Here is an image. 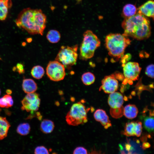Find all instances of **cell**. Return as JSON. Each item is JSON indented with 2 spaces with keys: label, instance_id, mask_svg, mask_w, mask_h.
<instances>
[{
  "label": "cell",
  "instance_id": "obj_30",
  "mask_svg": "<svg viewBox=\"0 0 154 154\" xmlns=\"http://www.w3.org/2000/svg\"><path fill=\"white\" fill-rule=\"evenodd\" d=\"M74 154H86L88 153L86 149L82 147H76L74 150Z\"/></svg>",
  "mask_w": 154,
  "mask_h": 154
},
{
  "label": "cell",
  "instance_id": "obj_18",
  "mask_svg": "<svg viewBox=\"0 0 154 154\" xmlns=\"http://www.w3.org/2000/svg\"><path fill=\"white\" fill-rule=\"evenodd\" d=\"M138 112L137 108L135 105L129 104L124 108L123 115L128 119H133L136 117Z\"/></svg>",
  "mask_w": 154,
  "mask_h": 154
},
{
  "label": "cell",
  "instance_id": "obj_13",
  "mask_svg": "<svg viewBox=\"0 0 154 154\" xmlns=\"http://www.w3.org/2000/svg\"><path fill=\"white\" fill-rule=\"evenodd\" d=\"M108 103L111 108H120L123 103V96L120 93L117 92L110 93L108 97Z\"/></svg>",
  "mask_w": 154,
  "mask_h": 154
},
{
  "label": "cell",
  "instance_id": "obj_23",
  "mask_svg": "<svg viewBox=\"0 0 154 154\" xmlns=\"http://www.w3.org/2000/svg\"><path fill=\"white\" fill-rule=\"evenodd\" d=\"M95 77L94 75L90 72L84 73L82 76L81 80L83 83L86 85H90L94 83Z\"/></svg>",
  "mask_w": 154,
  "mask_h": 154
},
{
  "label": "cell",
  "instance_id": "obj_14",
  "mask_svg": "<svg viewBox=\"0 0 154 154\" xmlns=\"http://www.w3.org/2000/svg\"><path fill=\"white\" fill-rule=\"evenodd\" d=\"M94 116L95 119L100 122L106 129L111 126V121L104 110L101 109H97L94 113Z\"/></svg>",
  "mask_w": 154,
  "mask_h": 154
},
{
  "label": "cell",
  "instance_id": "obj_9",
  "mask_svg": "<svg viewBox=\"0 0 154 154\" xmlns=\"http://www.w3.org/2000/svg\"><path fill=\"white\" fill-rule=\"evenodd\" d=\"M141 69L138 63L130 62L127 63L123 67V74L126 79L128 80H137Z\"/></svg>",
  "mask_w": 154,
  "mask_h": 154
},
{
  "label": "cell",
  "instance_id": "obj_34",
  "mask_svg": "<svg viewBox=\"0 0 154 154\" xmlns=\"http://www.w3.org/2000/svg\"><path fill=\"white\" fill-rule=\"evenodd\" d=\"M1 94V90L0 89V95Z\"/></svg>",
  "mask_w": 154,
  "mask_h": 154
},
{
  "label": "cell",
  "instance_id": "obj_19",
  "mask_svg": "<svg viewBox=\"0 0 154 154\" xmlns=\"http://www.w3.org/2000/svg\"><path fill=\"white\" fill-rule=\"evenodd\" d=\"M137 11V9L135 5L131 4H127L123 8L122 16L124 18H129L135 15Z\"/></svg>",
  "mask_w": 154,
  "mask_h": 154
},
{
  "label": "cell",
  "instance_id": "obj_2",
  "mask_svg": "<svg viewBox=\"0 0 154 154\" xmlns=\"http://www.w3.org/2000/svg\"><path fill=\"white\" fill-rule=\"evenodd\" d=\"M121 26L124 35L137 40L147 39L151 35L150 20L147 17L137 12L131 17L124 18Z\"/></svg>",
  "mask_w": 154,
  "mask_h": 154
},
{
  "label": "cell",
  "instance_id": "obj_20",
  "mask_svg": "<svg viewBox=\"0 0 154 154\" xmlns=\"http://www.w3.org/2000/svg\"><path fill=\"white\" fill-rule=\"evenodd\" d=\"M54 126V123L52 120L44 119L40 123V129L43 133H49L52 132Z\"/></svg>",
  "mask_w": 154,
  "mask_h": 154
},
{
  "label": "cell",
  "instance_id": "obj_21",
  "mask_svg": "<svg viewBox=\"0 0 154 154\" xmlns=\"http://www.w3.org/2000/svg\"><path fill=\"white\" fill-rule=\"evenodd\" d=\"M46 37L49 42L55 43L59 41L60 40L61 35L60 33L58 31L51 30L47 33Z\"/></svg>",
  "mask_w": 154,
  "mask_h": 154
},
{
  "label": "cell",
  "instance_id": "obj_17",
  "mask_svg": "<svg viewBox=\"0 0 154 154\" xmlns=\"http://www.w3.org/2000/svg\"><path fill=\"white\" fill-rule=\"evenodd\" d=\"M10 127V123L6 118L0 116V140L5 138Z\"/></svg>",
  "mask_w": 154,
  "mask_h": 154
},
{
  "label": "cell",
  "instance_id": "obj_31",
  "mask_svg": "<svg viewBox=\"0 0 154 154\" xmlns=\"http://www.w3.org/2000/svg\"><path fill=\"white\" fill-rule=\"evenodd\" d=\"M3 96L7 102L9 107H12L13 104V101L11 96L10 95L7 94L4 95Z\"/></svg>",
  "mask_w": 154,
  "mask_h": 154
},
{
  "label": "cell",
  "instance_id": "obj_1",
  "mask_svg": "<svg viewBox=\"0 0 154 154\" xmlns=\"http://www.w3.org/2000/svg\"><path fill=\"white\" fill-rule=\"evenodd\" d=\"M46 17L40 9L27 8L19 13L15 22L19 28L31 35H42L46 28Z\"/></svg>",
  "mask_w": 154,
  "mask_h": 154
},
{
  "label": "cell",
  "instance_id": "obj_22",
  "mask_svg": "<svg viewBox=\"0 0 154 154\" xmlns=\"http://www.w3.org/2000/svg\"><path fill=\"white\" fill-rule=\"evenodd\" d=\"M45 71L43 68L39 65L34 66L31 71V74L34 78L39 79L42 78Z\"/></svg>",
  "mask_w": 154,
  "mask_h": 154
},
{
  "label": "cell",
  "instance_id": "obj_36",
  "mask_svg": "<svg viewBox=\"0 0 154 154\" xmlns=\"http://www.w3.org/2000/svg\"><path fill=\"white\" fill-rule=\"evenodd\" d=\"M0 59H1V58H0Z\"/></svg>",
  "mask_w": 154,
  "mask_h": 154
},
{
  "label": "cell",
  "instance_id": "obj_24",
  "mask_svg": "<svg viewBox=\"0 0 154 154\" xmlns=\"http://www.w3.org/2000/svg\"><path fill=\"white\" fill-rule=\"evenodd\" d=\"M31 127L29 124L27 123H21L19 125L17 129V133L22 135H26L30 132Z\"/></svg>",
  "mask_w": 154,
  "mask_h": 154
},
{
  "label": "cell",
  "instance_id": "obj_27",
  "mask_svg": "<svg viewBox=\"0 0 154 154\" xmlns=\"http://www.w3.org/2000/svg\"><path fill=\"white\" fill-rule=\"evenodd\" d=\"M48 149L43 146L37 147L34 150V153L36 154H47L49 153Z\"/></svg>",
  "mask_w": 154,
  "mask_h": 154
},
{
  "label": "cell",
  "instance_id": "obj_35",
  "mask_svg": "<svg viewBox=\"0 0 154 154\" xmlns=\"http://www.w3.org/2000/svg\"><path fill=\"white\" fill-rule=\"evenodd\" d=\"M1 110L0 109V112L1 111Z\"/></svg>",
  "mask_w": 154,
  "mask_h": 154
},
{
  "label": "cell",
  "instance_id": "obj_16",
  "mask_svg": "<svg viewBox=\"0 0 154 154\" xmlns=\"http://www.w3.org/2000/svg\"><path fill=\"white\" fill-rule=\"evenodd\" d=\"M12 6L11 0H0V21L5 19Z\"/></svg>",
  "mask_w": 154,
  "mask_h": 154
},
{
  "label": "cell",
  "instance_id": "obj_28",
  "mask_svg": "<svg viewBox=\"0 0 154 154\" xmlns=\"http://www.w3.org/2000/svg\"><path fill=\"white\" fill-rule=\"evenodd\" d=\"M154 65L151 64L147 66L145 70V74L152 78H154Z\"/></svg>",
  "mask_w": 154,
  "mask_h": 154
},
{
  "label": "cell",
  "instance_id": "obj_5",
  "mask_svg": "<svg viewBox=\"0 0 154 154\" xmlns=\"http://www.w3.org/2000/svg\"><path fill=\"white\" fill-rule=\"evenodd\" d=\"M84 100L73 104L66 116V120L68 124L77 126L87 122V113L90 108H86L83 104Z\"/></svg>",
  "mask_w": 154,
  "mask_h": 154
},
{
  "label": "cell",
  "instance_id": "obj_12",
  "mask_svg": "<svg viewBox=\"0 0 154 154\" xmlns=\"http://www.w3.org/2000/svg\"><path fill=\"white\" fill-rule=\"evenodd\" d=\"M154 3L153 0H149L137 9V12L154 19Z\"/></svg>",
  "mask_w": 154,
  "mask_h": 154
},
{
  "label": "cell",
  "instance_id": "obj_11",
  "mask_svg": "<svg viewBox=\"0 0 154 154\" xmlns=\"http://www.w3.org/2000/svg\"><path fill=\"white\" fill-rule=\"evenodd\" d=\"M142 123L140 121H131L126 123L123 134L127 136L139 137L142 132Z\"/></svg>",
  "mask_w": 154,
  "mask_h": 154
},
{
  "label": "cell",
  "instance_id": "obj_32",
  "mask_svg": "<svg viewBox=\"0 0 154 154\" xmlns=\"http://www.w3.org/2000/svg\"><path fill=\"white\" fill-rule=\"evenodd\" d=\"M0 107L2 108H9L7 101L4 96L0 98Z\"/></svg>",
  "mask_w": 154,
  "mask_h": 154
},
{
  "label": "cell",
  "instance_id": "obj_25",
  "mask_svg": "<svg viewBox=\"0 0 154 154\" xmlns=\"http://www.w3.org/2000/svg\"><path fill=\"white\" fill-rule=\"evenodd\" d=\"M154 117L152 116L145 118L143 125L145 129L148 132H151L154 130Z\"/></svg>",
  "mask_w": 154,
  "mask_h": 154
},
{
  "label": "cell",
  "instance_id": "obj_26",
  "mask_svg": "<svg viewBox=\"0 0 154 154\" xmlns=\"http://www.w3.org/2000/svg\"><path fill=\"white\" fill-rule=\"evenodd\" d=\"M124 108L123 106L117 108H111L110 113L111 116L113 118L117 119L122 117L123 115Z\"/></svg>",
  "mask_w": 154,
  "mask_h": 154
},
{
  "label": "cell",
  "instance_id": "obj_8",
  "mask_svg": "<svg viewBox=\"0 0 154 154\" xmlns=\"http://www.w3.org/2000/svg\"><path fill=\"white\" fill-rule=\"evenodd\" d=\"M39 95L33 92L25 96L21 101V109L27 112H34L38 110L40 104Z\"/></svg>",
  "mask_w": 154,
  "mask_h": 154
},
{
  "label": "cell",
  "instance_id": "obj_4",
  "mask_svg": "<svg viewBox=\"0 0 154 154\" xmlns=\"http://www.w3.org/2000/svg\"><path fill=\"white\" fill-rule=\"evenodd\" d=\"M83 40L80 47V58L86 60L94 56L95 51L100 46V41L97 36L88 30L83 35Z\"/></svg>",
  "mask_w": 154,
  "mask_h": 154
},
{
  "label": "cell",
  "instance_id": "obj_7",
  "mask_svg": "<svg viewBox=\"0 0 154 154\" xmlns=\"http://www.w3.org/2000/svg\"><path fill=\"white\" fill-rule=\"evenodd\" d=\"M46 71L48 77L54 81L62 80L66 75L65 67L62 63L56 60L49 62Z\"/></svg>",
  "mask_w": 154,
  "mask_h": 154
},
{
  "label": "cell",
  "instance_id": "obj_15",
  "mask_svg": "<svg viewBox=\"0 0 154 154\" xmlns=\"http://www.w3.org/2000/svg\"><path fill=\"white\" fill-rule=\"evenodd\" d=\"M22 87L24 92L27 94L35 92L37 88L35 81L31 79H24L23 81Z\"/></svg>",
  "mask_w": 154,
  "mask_h": 154
},
{
  "label": "cell",
  "instance_id": "obj_10",
  "mask_svg": "<svg viewBox=\"0 0 154 154\" xmlns=\"http://www.w3.org/2000/svg\"><path fill=\"white\" fill-rule=\"evenodd\" d=\"M102 85L99 90L105 93L110 94L116 91L118 88V82L114 74L105 76L101 81Z\"/></svg>",
  "mask_w": 154,
  "mask_h": 154
},
{
  "label": "cell",
  "instance_id": "obj_33",
  "mask_svg": "<svg viewBox=\"0 0 154 154\" xmlns=\"http://www.w3.org/2000/svg\"><path fill=\"white\" fill-rule=\"evenodd\" d=\"M6 92L7 94L10 95L12 93V91L10 89H7L6 91Z\"/></svg>",
  "mask_w": 154,
  "mask_h": 154
},
{
  "label": "cell",
  "instance_id": "obj_6",
  "mask_svg": "<svg viewBox=\"0 0 154 154\" xmlns=\"http://www.w3.org/2000/svg\"><path fill=\"white\" fill-rule=\"evenodd\" d=\"M78 48L77 45L72 47L61 46L55 60L62 63L66 67L75 64L78 57Z\"/></svg>",
  "mask_w": 154,
  "mask_h": 154
},
{
  "label": "cell",
  "instance_id": "obj_29",
  "mask_svg": "<svg viewBox=\"0 0 154 154\" xmlns=\"http://www.w3.org/2000/svg\"><path fill=\"white\" fill-rule=\"evenodd\" d=\"M13 70L14 71H17L20 74H24L25 72L24 65L21 63H17L16 66L13 68Z\"/></svg>",
  "mask_w": 154,
  "mask_h": 154
},
{
  "label": "cell",
  "instance_id": "obj_3",
  "mask_svg": "<svg viewBox=\"0 0 154 154\" xmlns=\"http://www.w3.org/2000/svg\"><path fill=\"white\" fill-rule=\"evenodd\" d=\"M131 41L123 34L110 33L106 37L105 45L110 56L119 58L123 56L126 48Z\"/></svg>",
  "mask_w": 154,
  "mask_h": 154
}]
</instances>
